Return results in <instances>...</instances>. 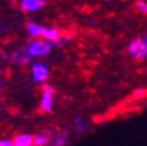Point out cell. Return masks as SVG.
<instances>
[{"mask_svg": "<svg viewBox=\"0 0 147 146\" xmlns=\"http://www.w3.org/2000/svg\"><path fill=\"white\" fill-rule=\"evenodd\" d=\"M53 42L37 37L29 41L24 49L29 56H31L32 59H36V57H45L48 54H50V52L53 50Z\"/></svg>", "mask_w": 147, "mask_h": 146, "instance_id": "6da1fadb", "label": "cell"}, {"mask_svg": "<svg viewBox=\"0 0 147 146\" xmlns=\"http://www.w3.org/2000/svg\"><path fill=\"white\" fill-rule=\"evenodd\" d=\"M31 77L35 83H46L49 78V67L45 62H34L31 65Z\"/></svg>", "mask_w": 147, "mask_h": 146, "instance_id": "7a4b0ae2", "label": "cell"}, {"mask_svg": "<svg viewBox=\"0 0 147 146\" xmlns=\"http://www.w3.org/2000/svg\"><path fill=\"white\" fill-rule=\"evenodd\" d=\"M42 89H43V93L41 97V108L42 110L49 113L53 110L54 107V89L53 86L47 83H43Z\"/></svg>", "mask_w": 147, "mask_h": 146, "instance_id": "3957f363", "label": "cell"}, {"mask_svg": "<svg viewBox=\"0 0 147 146\" xmlns=\"http://www.w3.org/2000/svg\"><path fill=\"white\" fill-rule=\"evenodd\" d=\"M46 0H20V7L22 10L29 12V13H35L42 10L45 7Z\"/></svg>", "mask_w": 147, "mask_h": 146, "instance_id": "277c9868", "label": "cell"}, {"mask_svg": "<svg viewBox=\"0 0 147 146\" xmlns=\"http://www.w3.org/2000/svg\"><path fill=\"white\" fill-rule=\"evenodd\" d=\"M11 61L16 65H19V66H24V65H29L32 62V57L28 55L25 49H19L11 55Z\"/></svg>", "mask_w": 147, "mask_h": 146, "instance_id": "5b68a950", "label": "cell"}, {"mask_svg": "<svg viewBox=\"0 0 147 146\" xmlns=\"http://www.w3.org/2000/svg\"><path fill=\"white\" fill-rule=\"evenodd\" d=\"M43 29H45V26L38 24V23H36V22H28V24H26L28 34L30 35V37H32V39L42 37Z\"/></svg>", "mask_w": 147, "mask_h": 146, "instance_id": "8992f818", "label": "cell"}, {"mask_svg": "<svg viewBox=\"0 0 147 146\" xmlns=\"http://www.w3.org/2000/svg\"><path fill=\"white\" fill-rule=\"evenodd\" d=\"M12 143L13 146H34V137L31 134H19Z\"/></svg>", "mask_w": 147, "mask_h": 146, "instance_id": "52a82bcc", "label": "cell"}, {"mask_svg": "<svg viewBox=\"0 0 147 146\" xmlns=\"http://www.w3.org/2000/svg\"><path fill=\"white\" fill-rule=\"evenodd\" d=\"M42 37L45 40L50 41V42H54V41H56L59 37H60V31H59L56 28H47V26H45Z\"/></svg>", "mask_w": 147, "mask_h": 146, "instance_id": "ba28073f", "label": "cell"}, {"mask_svg": "<svg viewBox=\"0 0 147 146\" xmlns=\"http://www.w3.org/2000/svg\"><path fill=\"white\" fill-rule=\"evenodd\" d=\"M50 133L49 132H43L40 133L36 137H34V146H46L49 143Z\"/></svg>", "mask_w": 147, "mask_h": 146, "instance_id": "9c48e42d", "label": "cell"}, {"mask_svg": "<svg viewBox=\"0 0 147 146\" xmlns=\"http://www.w3.org/2000/svg\"><path fill=\"white\" fill-rule=\"evenodd\" d=\"M140 45H141V40H139V39H135L133 40L130 43H129V46H128V53L130 56H133L136 59V56H138V53H139V49H140Z\"/></svg>", "mask_w": 147, "mask_h": 146, "instance_id": "30bf717a", "label": "cell"}, {"mask_svg": "<svg viewBox=\"0 0 147 146\" xmlns=\"http://www.w3.org/2000/svg\"><path fill=\"white\" fill-rule=\"evenodd\" d=\"M74 126H76V128H77V132L79 133V134H83L85 130H86V123H85V121L82 119V118H76L74 119Z\"/></svg>", "mask_w": 147, "mask_h": 146, "instance_id": "8fae6325", "label": "cell"}, {"mask_svg": "<svg viewBox=\"0 0 147 146\" xmlns=\"http://www.w3.org/2000/svg\"><path fill=\"white\" fill-rule=\"evenodd\" d=\"M136 59H140V60L147 59V42H145V41H141L140 49H139V53H138Z\"/></svg>", "mask_w": 147, "mask_h": 146, "instance_id": "7c38bea8", "label": "cell"}, {"mask_svg": "<svg viewBox=\"0 0 147 146\" xmlns=\"http://www.w3.org/2000/svg\"><path fill=\"white\" fill-rule=\"evenodd\" d=\"M66 138H67V137H66L65 133L59 134L54 139V141H53V146H63L66 144Z\"/></svg>", "mask_w": 147, "mask_h": 146, "instance_id": "4fadbf2b", "label": "cell"}, {"mask_svg": "<svg viewBox=\"0 0 147 146\" xmlns=\"http://www.w3.org/2000/svg\"><path fill=\"white\" fill-rule=\"evenodd\" d=\"M136 6H138V10L140 12L147 14V3L146 1H144V0H139V1L136 3Z\"/></svg>", "mask_w": 147, "mask_h": 146, "instance_id": "5bb4252c", "label": "cell"}, {"mask_svg": "<svg viewBox=\"0 0 147 146\" xmlns=\"http://www.w3.org/2000/svg\"><path fill=\"white\" fill-rule=\"evenodd\" d=\"M0 146H13V143L12 140H9V139H3L0 140Z\"/></svg>", "mask_w": 147, "mask_h": 146, "instance_id": "9a60e30c", "label": "cell"}, {"mask_svg": "<svg viewBox=\"0 0 147 146\" xmlns=\"http://www.w3.org/2000/svg\"><path fill=\"white\" fill-rule=\"evenodd\" d=\"M145 93H146V90H145V89H140V90H138L134 95L139 97V96H142V95H145Z\"/></svg>", "mask_w": 147, "mask_h": 146, "instance_id": "2e32d148", "label": "cell"}, {"mask_svg": "<svg viewBox=\"0 0 147 146\" xmlns=\"http://www.w3.org/2000/svg\"><path fill=\"white\" fill-rule=\"evenodd\" d=\"M144 41H145V42H147V32H146V35H145V37H144Z\"/></svg>", "mask_w": 147, "mask_h": 146, "instance_id": "e0dca14e", "label": "cell"}, {"mask_svg": "<svg viewBox=\"0 0 147 146\" xmlns=\"http://www.w3.org/2000/svg\"><path fill=\"white\" fill-rule=\"evenodd\" d=\"M1 112H3V108H1V107H0V113H1Z\"/></svg>", "mask_w": 147, "mask_h": 146, "instance_id": "ac0fdd59", "label": "cell"}]
</instances>
